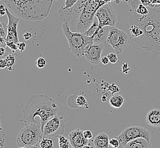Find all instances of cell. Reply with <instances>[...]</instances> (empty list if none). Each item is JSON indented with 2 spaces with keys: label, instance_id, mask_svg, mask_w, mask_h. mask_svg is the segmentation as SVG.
Listing matches in <instances>:
<instances>
[{
  "label": "cell",
  "instance_id": "29",
  "mask_svg": "<svg viewBox=\"0 0 160 148\" xmlns=\"http://www.w3.org/2000/svg\"><path fill=\"white\" fill-rule=\"evenodd\" d=\"M109 145L112 148H119L120 142L117 137L112 138L109 140Z\"/></svg>",
  "mask_w": 160,
  "mask_h": 148
},
{
  "label": "cell",
  "instance_id": "13",
  "mask_svg": "<svg viewBox=\"0 0 160 148\" xmlns=\"http://www.w3.org/2000/svg\"><path fill=\"white\" fill-rule=\"evenodd\" d=\"M83 131L80 129L74 130L69 135V140L71 144L74 148H82L85 145H89V140L83 136Z\"/></svg>",
  "mask_w": 160,
  "mask_h": 148
},
{
  "label": "cell",
  "instance_id": "44",
  "mask_svg": "<svg viewBox=\"0 0 160 148\" xmlns=\"http://www.w3.org/2000/svg\"><path fill=\"white\" fill-rule=\"evenodd\" d=\"M93 148L92 146H91L90 145H84L83 146V148Z\"/></svg>",
  "mask_w": 160,
  "mask_h": 148
},
{
  "label": "cell",
  "instance_id": "32",
  "mask_svg": "<svg viewBox=\"0 0 160 148\" xmlns=\"http://www.w3.org/2000/svg\"><path fill=\"white\" fill-rule=\"evenodd\" d=\"M6 46L12 51V53H15L18 49L17 44L13 42H6Z\"/></svg>",
  "mask_w": 160,
  "mask_h": 148
},
{
  "label": "cell",
  "instance_id": "43",
  "mask_svg": "<svg viewBox=\"0 0 160 148\" xmlns=\"http://www.w3.org/2000/svg\"><path fill=\"white\" fill-rule=\"evenodd\" d=\"M102 102H106L107 101V97L106 96H103L102 98Z\"/></svg>",
  "mask_w": 160,
  "mask_h": 148
},
{
  "label": "cell",
  "instance_id": "5",
  "mask_svg": "<svg viewBox=\"0 0 160 148\" xmlns=\"http://www.w3.org/2000/svg\"><path fill=\"white\" fill-rule=\"evenodd\" d=\"M62 27L68 40L71 53L78 58L85 56L87 48L94 43L92 37H89L83 33L72 31L67 23H62Z\"/></svg>",
  "mask_w": 160,
  "mask_h": 148
},
{
  "label": "cell",
  "instance_id": "8",
  "mask_svg": "<svg viewBox=\"0 0 160 148\" xmlns=\"http://www.w3.org/2000/svg\"><path fill=\"white\" fill-rule=\"evenodd\" d=\"M116 137L120 142L119 148H124L127 143L138 138H144L150 142L151 135L149 131L144 128L132 126L127 128L119 136Z\"/></svg>",
  "mask_w": 160,
  "mask_h": 148
},
{
  "label": "cell",
  "instance_id": "31",
  "mask_svg": "<svg viewBox=\"0 0 160 148\" xmlns=\"http://www.w3.org/2000/svg\"><path fill=\"white\" fill-rule=\"evenodd\" d=\"M36 65L39 68H43L47 65L46 60L43 58H39L36 61Z\"/></svg>",
  "mask_w": 160,
  "mask_h": 148
},
{
  "label": "cell",
  "instance_id": "25",
  "mask_svg": "<svg viewBox=\"0 0 160 148\" xmlns=\"http://www.w3.org/2000/svg\"><path fill=\"white\" fill-rule=\"evenodd\" d=\"M8 35L7 25L3 24L2 22H0V37L6 39Z\"/></svg>",
  "mask_w": 160,
  "mask_h": 148
},
{
  "label": "cell",
  "instance_id": "3",
  "mask_svg": "<svg viewBox=\"0 0 160 148\" xmlns=\"http://www.w3.org/2000/svg\"><path fill=\"white\" fill-rule=\"evenodd\" d=\"M59 107L55 100L48 95H37L28 99L23 109L25 119L30 123L38 124L36 117H39L43 132L44 125L49 119L57 114Z\"/></svg>",
  "mask_w": 160,
  "mask_h": 148
},
{
  "label": "cell",
  "instance_id": "23",
  "mask_svg": "<svg viewBox=\"0 0 160 148\" xmlns=\"http://www.w3.org/2000/svg\"><path fill=\"white\" fill-rule=\"evenodd\" d=\"M6 63H7V68L9 70H12V66H14L16 62V59L15 56L12 54L6 56L5 58Z\"/></svg>",
  "mask_w": 160,
  "mask_h": 148
},
{
  "label": "cell",
  "instance_id": "18",
  "mask_svg": "<svg viewBox=\"0 0 160 148\" xmlns=\"http://www.w3.org/2000/svg\"><path fill=\"white\" fill-rule=\"evenodd\" d=\"M128 26L129 33L131 34V37H132L133 39H135L142 36L144 33L142 29L140 27H139L138 25L128 23Z\"/></svg>",
  "mask_w": 160,
  "mask_h": 148
},
{
  "label": "cell",
  "instance_id": "24",
  "mask_svg": "<svg viewBox=\"0 0 160 148\" xmlns=\"http://www.w3.org/2000/svg\"><path fill=\"white\" fill-rule=\"evenodd\" d=\"M135 12L140 15L145 16V15H147L149 13V9L147 6H145L142 3L139 5Z\"/></svg>",
  "mask_w": 160,
  "mask_h": 148
},
{
  "label": "cell",
  "instance_id": "22",
  "mask_svg": "<svg viewBox=\"0 0 160 148\" xmlns=\"http://www.w3.org/2000/svg\"><path fill=\"white\" fill-rule=\"evenodd\" d=\"M59 139V148H69V144L71 143L69 140L67 139L63 135L57 136Z\"/></svg>",
  "mask_w": 160,
  "mask_h": 148
},
{
  "label": "cell",
  "instance_id": "39",
  "mask_svg": "<svg viewBox=\"0 0 160 148\" xmlns=\"http://www.w3.org/2000/svg\"><path fill=\"white\" fill-rule=\"evenodd\" d=\"M101 62L103 65H106L108 64V63L110 62L109 61V59L107 56H103L102 58L101 59Z\"/></svg>",
  "mask_w": 160,
  "mask_h": 148
},
{
  "label": "cell",
  "instance_id": "45",
  "mask_svg": "<svg viewBox=\"0 0 160 148\" xmlns=\"http://www.w3.org/2000/svg\"><path fill=\"white\" fill-rule=\"evenodd\" d=\"M156 10L157 11H158V12L160 13V7H158V8H156Z\"/></svg>",
  "mask_w": 160,
  "mask_h": 148
},
{
  "label": "cell",
  "instance_id": "4",
  "mask_svg": "<svg viewBox=\"0 0 160 148\" xmlns=\"http://www.w3.org/2000/svg\"><path fill=\"white\" fill-rule=\"evenodd\" d=\"M17 15L30 21L48 16L53 0H2Z\"/></svg>",
  "mask_w": 160,
  "mask_h": 148
},
{
  "label": "cell",
  "instance_id": "34",
  "mask_svg": "<svg viewBox=\"0 0 160 148\" xmlns=\"http://www.w3.org/2000/svg\"><path fill=\"white\" fill-rule=\"evenodd\" d=\"M17 46H18V49L22 53L24 51V50L26 47V44L24 42H21L17 43Z\"/></svg>",
  "mask_w": 160,
  "mask_h": 148
},
{
  "label": "cell",
  "instance_id": "19",
  "mask_svg": "<svg viewBox=\"0 0 160 148\" xmlns=\"http://www.w3.org/2000/svg\"><path fill=\"white\" fill-rule=\"evenodd\" d=\"M124 103V98L121 95H114L109 99V104L114 108H119Z\"/></svg>",
  "mask_w": 160,
  "mask_h": 148
},
{
  "label": "cell",
  "instance_id": "40",
  "mask_svg": "<svg viewBox=\"0 0 160 148\" xmlns=\"http://www.w3.org/2000/svg\"><path fill=\"white\" fill-rule=\"evenodd\" d=\"M128 67V63H124L122 66V71L124 74H128V72L130 70L129 68H127Z\"/></svg>",
  "mask_w": 160,
  "mask_h": 148
},
{
  "label": "cell",
  "instance_id": "41",
  "mask_svg": "<svg viewBox=\"0 0 160 148\" xmlns=\"http://www.w3.org/2000/svg\"><path fill=\"white\" fill-rule=\"evenodd\" d=\"M142 4H143L145 6H149L151 3V0H140Z\"/></svg>",
  "mask_w": 160,
  "mask_h": 148
},
{
  "label": "cell",
  "instance_id": "14",
  "mask_svg": "<svg viewBox=\"0 0 160 148\" xmlns=\"http://www.w3.org/2000/svg\"><path fill=\"white\" fill-rule=\"evenodd\" d=\"M111 27V26H107L99 29H98L95 34H94V35L92 37L94 43L103 45L107 43L108 35Z\"/></svg>",
  "mask_w": 160,
  "mask_h": 148
},
{
  "label": "cell",
  "instance_id": "7",
  "mask_svg": "<svg viewBox=\"0 0 160 148\" xmlns=\"http://www.w3.org/2000/svg\"><path fill=\"white\" fill-rule=\"evenodd\" d=\"M107 43L111 46L117 54H121L129 46L130 38L124 31L112 26L110 29Z\"/></svg>",
  "mask_w": 160,
  "mask_h": 148
},
{
  "label": "cell",
  "instance_id": "47",
  "mask_svg": "<svg viewBox=\"0 0 160 148\" xmlns=\"http://www.w3.org/2000/svg\"><path fill=\"white\" fill-rule=\"evenodd\" d=\"M122 1H126V0H122Z\"/></svg>",
  "mask_w": 160,
  "mask_h": 148
},
{
  "label": "cell",
  "instance_id": "6",
  "mask_svg": "<svg viewBox=\"0 0 160 148\" xmlns=\"http://www.w3.org/2000/svg\"><path fill=\"white\" fill-rule=\"evenodd\" d=\"M43 137L40 125L31 123L19 132L17 139V143L19 147L32 146L36 145Z\"/></svg>",
  "mask_w": 160,
  "mask_h": 148
},
{
  "label": "cell",
  "instance_id": "42",
  "mask_svg": "<svg viewBox=\"0 0 160 148\" xmlns=\"http://www.w3.org/2000/svg\"><path fill=\"white\" fill-rule=\"evenodd\" d=\"M18 148H39L37 146L34 145L32 146H25V147H19Z\"/></svg>",
  "mask_w": 160,
  "mask_h": 148
},
{
  "label": "cell",
  "instance_id": "20",
  "mask_svg": "<svg viewBox=\"0 0 160 148\" xmlns=\"http://www.w3.org/2000/svg\"><path fill=\"white\" fill-rule=\"evenodd\" d=\"M99 28V22L98 19L95 17L94 20L93 21L92 26L90 27L89 29L85 33L86 35L89 37H92L94 34H95L96 31Z\"/></svg>",
  "mask_w": 160,
  "mask_h": 148
},
{
  "label": "cell",
  "instance_id": "28",
  "mask_svg": "<svg viewBox=\"0 0 160 148\" xmlns=\"http://www.w3.org/2000/svg\"><path fill=\"white\" fill-rule=\"evenodd\" d=\"M76 103L79 107H84L87 104L86 99L83 96L79 95L76 99Z\"/></svg>",
  "mask_w": 160,
  "mask_h": 148
},
{
  "label": "cell",
  "instance_id": "35",
  "mask_svg": "<svg viewBox=\"0 0 160 148\" xmlns=\"http://www.w3.org/2000/svg\"><path fill=\"white\" fill-rule=\"evenodd\" d=\"M109 88H110V91L112 93L118 92H119V91H120L119 88L117 86H116L115 84H112L111 85H110Z\"/></svg>",
  "mask_w": 160,
  "mask_h": 148
},
{
  "label": "cell",
  "instance_id": "26",
  "mask_svg": "<svg viewBox=\"0 0 160 148\" xmlns=\"http://www.w3.org/2000/svg\"><path fill=\"white\" fill-rule=\"evenodd\" d=\"M126 1L132 10L135 11L138 9L139 5L142 3L140 0H126Z\"/></svg>",
  "mask_w": 160,
  "mask_h": 148
},
{
  "label": "cell",
  "instance_id": "33",
  "mask_svg": "<svg viewBox=\"0 0 160 148\" xmlns=\"http://www.w3.org/2000/svg\"><path fill=\"white\" fill-rule=\"evenodd\" d=\"M83 136L85 137V139L87 140H90V139H92V133L91 130H84L83 131Z\"/></svg>",
  "mask_w": 160,
  "mask_h": 148
},
{
  "label": "cell",
  "instance_id": "15",
  "mask_svg": "<svg viewBox=\"0 0 160 148\" xmlns=\"http://www.w3.org/2000/svg\"><path fill=\"white\" fill-rule=\"evenodd\" d=\"M147 123L153 127H160V109H152L149 111L146 117Z\"/></svg>",
  "mask_w": 160,
  "mask_h": 148
},
{
  "label": "cell",
  "instance_id": "21",
  "mask_svg": "<svg viewBox=\"0 0 160 148\" xmlns=\"http://www.w3.org/2000/svg\"><path fill=\"white\" fill-rule=\"evenodd\" d=\"M40 146L41 148H54V143L49 137H43L40 141Z\"/></svg>",
  "mask_w": 160,
  "mask_h": 148
},
{
  "label": "cell",
  "instance_id": "12",
  "mask_svg": "<svg viewBox=\"0 0 160 148\" xmlns=\"http://www.w3.org/2000/svg\"><path fill=\"white\" fill-rule=\"evenodd\" d=\"M104 45L93 43L87 48L85 52L86 60L92 65H98L101 61Z\"/></svg>",
  "mask_w": 160,
  "mask_h": 148
},
{
  "label": "cell",
  "instance_id": "27",
  "mask_svg": "<svg viewBox=\"0 0 160 148\" xmlns=\"http://www.w3.org/2000/svg\"><path fill=\"white\" fill-rule=\"evenodd\" d=\"M78 0H65V6L62 7V9H70L77 3Z\"/></svg>",
  "mask_w": 160,
  "mask_h": 148
},
{
  "label": "cell",
  "instance_id": "9",
  "mask_svg": "<svg viewBox=\"0 0 160 148\" xmlns=\"http://www.w3.org/2000/svg\"><path fill=\"white\" fill-rule=\"evenodd\" d=\"M99 22L98 29L104 26H115L118 21L117 12L109 3L101 6L96 13Z\"/></svg>",
  "mask_w": 160,
  "mask_h": 148
},
{
  "label": "cell",
  "instance_id": "1",
  "mask_svg": "<svg viewBox=\"0 0 160 148\" xmlns=\"http://www.w3.org/2000/svg\"><path fill=\"white\" fill-rule=\"evenodd\" d=\"M105 5L102 0H78L73 7L59 10V18L71 30L85 33L92 26L99 8Z\"/></svg>",
  "mask_w": 160,
  "mask_h": 148
},
{
  "label": "cell",
  "instance_id": "2",
  "mask_svg": "<svg viewBox=\"0 0 160 148\" xmlns=\"http://www.w3.org/2000/svg\"><path fill=\"white\" fill-rule=\"evenodd\" d=\"M149 13L142 16L135 13L129 19V23L138 25L144 33L133 39L136 43L147 51L160 54V13L148 8Z\"/></svg>",
  "mask_w": 160,
  "mask_h": 148
},
{
  "label": "cell",
  "instance_id": "30",
  "mask_svg": "<svg viewBox=\"0 0 160 148\" xmlns=\"http://www.w3.org/2000/svg\"><path fill=\"white\" fill-rule=\"evenodd\" d=\"M108 57L109 59L110 63H111V64H115L119 61V58L117 55L114 53H110L108 54Z\"/></svg>",
  "mask_w": 160,
  "mask_h": 148
},
{
  "label": "cell",
  "instance_id": "11",
  "mask_svg": "<svg viewBox=\"0 0 160 148\" xmlns=\"http://www.w3.org/2000/svg\"><path fill=\"white\" fill-rule=\"evenodd\" d=\"M6 15L8 18V35L6 37V42H13L17 43L19 42L18 23L19 18L12 14L8 9L6 8Z\"/></svg>",
  "mask_w": 160,
  "mask_h": 148
},
{
  "label": "cell",
  "instance_id": "36",
  "mask_svg": "<svg viewBox=\"0 0 160 148\" xmlns=\"http://www.w3.org/2000/svg\"><path fill=\"white\" fill-rule=\"evenodd\" d=\"M32 37V34L30 32H26L23 34V38L25 40H30Z\"/></svg>",
  "mask_w": 160,
  "mask_h": 148
},
{
  "label": "cell",
  "instance_id": "17",
  "mask_svg": "<svg viewBox=\"0 0 160 148\" xmlns=\"http://www.w3.org/2000/svg\"><path fill=\"white\" fill-rule=\"evenodd\" d=\"M124 148H152V146L147 139L138 138L127 143Z\"/></svg>",
  "mask_w": 160,
  "mask_h": 148
},
{
  "label": "cell",
  "instance_id": "16",
  "mask_svg": "<svg viewBox=\"0 0 160 148\" xmlns=\"http://www.w3.org/2000/svg\"><path fill=\"white\" fill-rule=\"evenodd\" d=\"M96 148H109V138L105 133H100L93 140Z\"/></svg>",
  "mask_w": 160,
  "mask_h": 148
},
{
  "label": "cell",
  "instance_id": "10",
  "mask_svg": "<svg viewBox=\"0 0 160 148\" xmlns=\"http://www.w3.org/2000/svg\"><path fill=\"white\" fill-rule=\"evenodd\" d=\"M65 121L62 116L57 114L49 119L44 125L43 130V137H51L63 135L65 132Z\"/></svg>",
  "mask_w": 160,
  "mask_h": 148
},
{
  "label": "cell",
  "instance_id": "46",
  "mask_svg": "<svg viewBox=\"0 0 160 148\" xmlns=\"http://www.w3.org/2000/svg\"><path fill=\"white\" fill-rule=\"evenodd\" d=\"M4 142H5V140H3V141H1V148L3 147V144Z\"/></svg>",
  "mask_w": 160,
  "mask_h": 148
},
{
  "label": "cell",
  "instance_id": "37",
  "mask_svg": "<svg viewBox=\"0 0 160 148\" xmlns=\"http://www.w3.org/2000/svg\"><path fill=\"white\" fill-rule=\"evenodd\" d=\"M6 14V8L3 5H0V15L1 16H5Z\"/></svg>",
  "mask_w": 160,
  "mask_h": 148
},
{
  "label": "cell",
  "instance_id": "38",
  "mask_svg": "<svg viewBox=\"0 0 160 148\" xmlns=\"http://www.w3.org/2000/svg\"><path fill=\"white\" fill-rule=\"evenodd\" d=\"M0 67L1 69H3L5 67H7V63H6L5 59H1V60H0Z\"/></svg>",
  "mask_w": 160,
  "mask_h": 148
}]
</instances>
